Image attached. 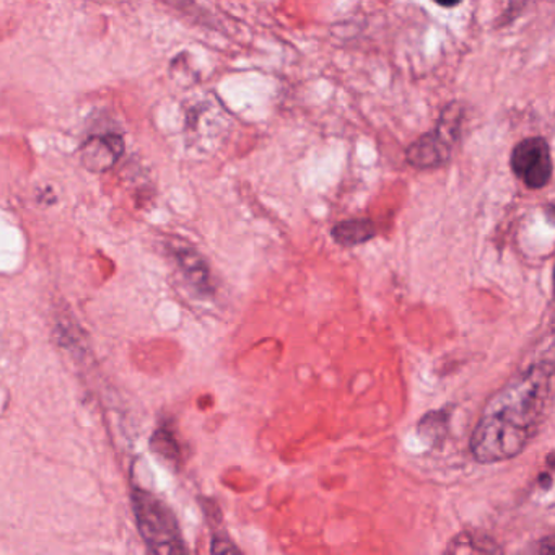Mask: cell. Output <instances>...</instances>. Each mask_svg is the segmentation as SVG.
Instances as JSON below:
<instances>
[{
	"label": "cell",
	"mask_w": 555,
	"mask_h": 555,
	"mask_svg": "<svg viewBox=\"0 0 555 555\" xmlns=\"http://www.w3.org/2000/svg\"><path fill=\"white\" fill-rule=\"evenodd\" d=\"M509 165L516 178L529 190H542L552 178L551 147L544 138H529L513 149Z\"/></svg>",
	"instance_id": "cell-4"
},
{
	"label": "cell",
	"mask_w": 555,
	"mask_h": 555,
	"mask_svg": "<svg viewBox=\"0 0 555 555\" xmlns=\"http://www.w3.org/2000/svg\"><path fill=\"white\" fill-rule=\"evenodd\" d=\"M434 2L441 5V8H456L461 0H434Z\"/></svg>",
	"instance_id": "cell-7"
},
{
	"label": "cell",
	"mask_w": 555,
	"mask_h": 555,
	"mask_svg": "<svg viewBox=\"0 0 555 555\" xmlns=\"http://www.w3.org/2000/svg\"><path fill=\"white\" fill-rule=\"evenodd\" d=\"M554 362L538 360L513 375L487 401L470 437V453L480 464L513 460L541 431L554 392Z\"/></svg>",
	"instance_id": "cell-1"
},
{
	"label": "cell",
	"mask_w": 555,
	"mask_h": 555,
	"mask_svg": "<svg viewBox=\"0 0 555 555\" xmlns=\"http://www.w3.org/2000/svg\"><path fill=\"white\" fill-rule=\"evenodd\" d=\"M134 500L139 526L145 542L155 552H184L177 521L162 502L149 493H138Z\"/></svg>",
	"instance_id": "cell-2"
},
{
	"label": "cell",
	"mask_w": 555,
	"mask_h": 555,
	"mask_svg": "<svg viewBox=\"0 0 555 555\" xmlns=\"http://www.w3.org/2000/svg\"><path fill=\"white\" fill-rule=\"evenodd\" d=\"M460 128L457 109L450 105L441 115L437 131L422 135L409 147L408 162L417 168H435L443 165L450 158L453 135Z\"/></svg>",
	"instance_id": "cell-3"
},
{
	"label": "cell",
	"mask_w": 555,
	"mask_h": 555,
	"mask_svg": "<svg viewBox=\"0 0 555 555\" xmlns=\"http://www.w3.org/2000/svg\"><path fill=\"white\" fill-rule=\"evenodd\" d=\"M177 258L180 261L181 269L186 274L188 281L199 291H209V268H207L206 261L201 258L199 253L194 251V249H180L177 253Z\"/></svg>",
	"instance_id": "cell-6"
},
{
	"label": "cell",
	"mask_w": 555,
	"mask_h": 555,
	"mask_svg": "<svg viewBox=\"0 0 555 555\" xmlns=\"http://www.w3.org/2000/svg\"><path fill=\"white\" fill-rule=\"evenodd\" d=\"M375 235V225L369 219L344 220V222L337 223L333 229V238L340 246H347V248L362 245V243L369 242Z\"/></svg>",
	"instance_id": "cell-5"
}]
</instances>
